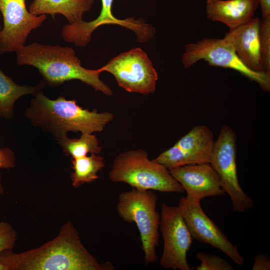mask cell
<instances>
[{"instance_id": "cell-12", "label": "cell", "mask_w": 270, "mask_h": 270, "mask_svg": "<svg viewBox=\"0 0 270 270\" xmlns=\"http://www.w3.org/2000/svg\"><path fill=\"white\" fill-rule=\"evenodd\" d=\"M168 170L186 196L196 200L200 202L206 197L225 194L218 174L208 162L187 164Z\"/></svg>"}, {"instance_id": "cell-19", "label": "cell", "mask_w": 270, "mask_h": 270, "mask_svg": "<svg viewBox=\"0 0 270 270\" xmlns=\"http://www.w3.org/2000/svg\"><path fill=\"white\" fill-rule=\"evenodd\" d=\"M71 162L73 169L70 175L72 185L75 188L97 180L98 172L105 166L103 158L96 154L72 158Z\"/></svg>"}, {"instance_id": "cell-21", "label": "cell", "mask_w": 270, "mask_h": 270, "mask_svg": "<svg viewBox=\"0 0 270 270\" xmlns=\"http://www.w3.org/2000/svg\"><path fill=\"white\" fill-rule=\"evenodd\" d=\"M260 40L264 72L270 74V16L260 20Z\"/></svg>"}, {"instance_id": "cell-5", "label": "cell", "mask_w": 270, "mask_h": 270, "mask_svg": "<svg viewBox=\"0 0 270 270\" xmlns=\"http://www.w3.org/2000/svg\"><path fill=\"white\" fill-rule=\"evenodd\" d=\"M158 200L157 195L152 190L132 188L120 194L116 206L118 214L124 220L136 224L146 264L158 260L156 248L160 218L156 210Z\"/></svg>"}, {"instance_id": "cell-17", "label": "cell", "mask_w": 270, "mask_h": 270, "mask_svg": "<svg viewBox=\"0 0 270 270\" xmlns=\"http://www.w3.org/2000/svg\"><path fill=\"white\" fill-rule=\"evenodd\" d=\"M94 0H34L29 6V12L35 16L63 15L70 24L81 22L84 14L90 11Z\"/></svg>"}, {"instance_id": "cell-13", "label": "cell", "mask_w": 270, "mask_h": 270, "mask_svg": "<svg viewBox=\"0 0 270 270\" xmlns=\"http://www.w3.org/2000/svg\"><path fill=\"white\" fill-rule=\"evenodd\" d=\"M260 19L247 23L226 34L223 38L232 47L241 62L255 72H264L260 40Z\"/></svg>"}, {"instance_id": "cell-1", "label": "cell", "mask_w": 270, "mask_h": 270, "mask_svg": "<svg viewBox=\"0 0 270 270\" xmlns=\"http://www.w3.org/2000/svg\"><path fill=\"white\" fill-rule=\"evenodd\" d=\"M7 270H113L109 262L100 263L82 243L71 222L58 234L42 246L20 252L8 250L0 253Z\"/></svg>"}, {"instance_id": "cell-24", "label": "cell", "mask_w": 270, "mask_h": 270, "mask_svg": "<svg viewBox=\"0 0 270 270\" xmlns=\"http://www.w3.org/2000/svg\"><path fill=\"white\" fill-rule=\"evenodd\" d=\"M102 9L98 16L94 20L98 26L104 24H118L120 19L116 18L112 13V5L114 0H101Z\"/></svg>"}, {"instance_id": "cell-14", "label": "cell", "mask_w": 270, "mask_h": 270, "mask_svg": "<svg viewBox=\"0 0 270 270\" xmlns=\"http://www.w3.org/2000/svg\"><path fill=\"white\" fill-rule=\"evenodd\" d=\"M214 142L210 128L199 125L181 138L173 147L181 166L209 163Z\"/></svg>"}, {"instance_id": "cell-29", "label": "cell", "mask_w": 270, "mask_h": 270, "mask_svg": "<svg viewBox=\"0 0 270 270\" xmlns=\"http://www.w3.org/2000/svg\"><path fill=\"white\" fill-rule=\"evenodd\" d=\"M0 31H1V28H0Z\"/></svg>"}, {"instance_id": "cell-20", "label": "cell", "mask_w": 270, "mask_h": 270, "mask_svg": "<svg viewBox=\"0 0 270 270\" xmlns=\"http://www.w3.org/2000/svg\"><path fill=\"white\" fill-rule=\"evenodd\" d=\"M63 152L72 158L87 156L88 154H99L102 147L96 136L90 133H82L80 138H69L68 136L56 140Z\"/></svg>"}, {"instance_id": "cell-22", "label": "cell", "mask_w": 270, "mask_h": 270, "mask_svg": "<svg viewBox=\"0 0 270 270\" xmlns=\"http://www.w3.org/2000/svg\"><path fill=\"white\" fill-rule=\"evenodd\" d=\"M201 264L196 266L197 270H232L233 267L224 258L216 255H210L200 252L196 255Z\"/></svg>"}, {"instance_id": "cell-18", "label": "cell", "mask_w": 270, "mask_h": 270, "mask_svg": "<svg viewBox=\"0 0 270 270\" xmlns=\"http://www.w3.org/2000/svg\"><path fill=\"white\" fill-rule=\"evenodd\" d=\"M42 80L36 86L18 85L0 68V116L10 119L14 112V105L21 96L35 95L46 86Z\"/></svg>"}, {"instance_id": "cell-3", "label": "cell", "mask_w": 270, "mask_h": 270, "mask_svg": "<svg viewBox=\"0 0 270 270\" xmlns=\"http://www.w3.org/2000/svg\"><path fill=\"white\" fill-rule=\"evenodd\" d=\"M16 52L17 64L37 68L46 86L56 87L65 82L77 80L106 96L113 94L110 88L100 80L102 72L99 68L89 70L82 66L71 47L34 42L20 48Z\"/></svg>"}, {"instance_id": "cell-15", "label": "cell", "mask_w": 270, "mask_h": 270, "mask_svg": "<svg viewBox=\"0 0 270 270\" xmlns=\"http://www.w3.org/2000/svg\"><path fill=\"white\" fill-rule=\"evenodd\" d=\"M259 5L258 0H208L207 18L224 23L231 30L248 22Z\"/></svg>"}, {"instance_id": "cell-9", "label": "cell", "mask_w": 270, "mask_h": 270, "mask_svg": "<svg viewBox=\"0 0 270 270\" xmlns=\"http://www.w3.org/2000/svg\"><path fill=\"white\" fill-rule=\"evenodd\" d=\"M159 228L164 240L160 266L174 270H190L187 252L192 237L178 206L162 204Z\"/></svg>"}, {"instance_id": "cell-28", "label": "cell", "mask_w": 270, "mask_h": 270, "mask_svg": "<svg viewBox=\"0 0 270 270\" xmlns=\"http://www.w3.org/2000/svg\"><path fill=\"white\" fill-rule=\"evenodd\" d=\"M0 270H7L6 268L0 261Z\"/></svg>"}, {"instance_id": "cell-26", "label": "cell", "mask_w": 270, "mask_h": 270, "mask_svg": "<svg viewBox=\"0 0 270 270\" xmlns=\"http://www.w3.org/2000/svg\"><path fill=\"white\" fill-rule=\"evenodd\" d=\"M252 270H270V259L268 254L262 253L256 255L254 258V263L252 267Z\"/></svg>"}, {"instance_id": "cell-7", "label": "cell", "mask_w": 270, "mask_h": 270, "mask_svg": "<svg viewBox=\"0 0 270 270\" xmlns=\"http://www.w3.org/2000/svg\"><path fill=\"white\" fill-rule=\"evenodd\" d=\"M182 62L188 68L200 60L210 66L230 68L257 82L266 92L270 90V74L255 72L248 68L239 59L232 46L224 38H204L185 46Z\"/></svg>"}, {"instance_id": "cell-25", "label": "cell", "mask_w": 270, "mask_h": 270, "mask_svg": "<svg viewBox=\"0 0 270 270\" xmlns=\"http://www.w3.org/2000/svg\"><path fill=\"white\" fill-rule=\"evenodd\" d=\"M16 160L14 152L8 147L0 148V170L2 168H13L16 166ZM4 189L0 174V194H3Z\"/></svg>"}, {"instance_id": "cell-2", "label": "cell", "mask_w": 270, "mask_h": 270, "mask_svg": "<svg viewBox=\"0 0 270 270\" xmlns=\"http://www.w3.org/2000/svg\"><path fill=\"white\" fill-rule=\"evenodd\" d=\"M42 91L31 100L24 116L34 127L50 134L55 140L67 136L70 132H102L114 118L111 112L84 109L75 99L68 100L63 96L51 100Z\"/></svg>"}, {"instance_id": "cell-10", "label": "cell", "mask_w": 270, "mask_h": 270, "mask_svg": "<svg viewBox=\"0 0 270 270\" xmlns=\"http://www.w3.org/2000/svg\"><path fill=\"white\" fill-rule=\"evenodd\" d=\"M4 27L0 32V54L16 52L24 46L31 32L40 27L46 14L35 16L28 11L25 0H0Z\"/></svg>"}, {"instance_id": "cell-8", "label": "cell", "mask_w": 270, "mask_h": 270, "mask_svg": "<svg viewBox=\"0 0 270 270\" xmlns=\"http://www.w3.org/2000/svg\"><path fill=\"white\" fill-rule=\"evenodd\" d=\"M99 70L112 74L118 86L130 92L148 94L156 90L157 72L140 48L118 54Z\"/></svg>"}, {"instance_id": "cell-27", "label": "cell", "mask_w": 270, "mask_h": 270, "mask_svg": "<svg viewBox=\"0 0 270 270\" xmlns=\"http://www.w3.org/2000/svg\"><path fill=\"white\" fill-rule=\"evenodd\" d=\"M262 18L270 16V0H258Z\"/></svg>"}, {"instance_id": "cell-16", "label": "cell", "mask_w": 270, "mask_h": 270, "mask_svg": "<svg viewBox=\"0 0 270 270\" xmlns=\"http://www.w3.org/2000/svg\"><path fill=\"white\" fill-rule=\"evenodd\" d=\"M123 20L122 26L133 30L140 42L148 41L154 34V28L146 24L142 18L136 20L132 18ZM96 29L92 26L90 22L82 20L74 24L64 25L61 30V36L68 42L73 43L76 46H84L90 42L92 33Z\"/></svg>"}, {"instance_id": "cell-11", "label": "cell", "mask_w": 270, "mask_h": 270, "mask_svg": "<svg viewBox=\"0 0 270 270\" xmlns=\"http://www.w3.org/2000/svg\"><path fill=\"white\" fill-rule=\"evenodd\" d=\"M178 206L192 238L219 249L238 264H244V258L240 255L237 247L205 214L200 202L186 196L180 199Z\"/></svg>"}, {"instance_id": "cell-6", "label": "cell", "mask_w": 270, "mask_h": 270, "mask_svg": "<svg viewBox=\"0 0 270 270\" xmlns=\"http://www.w3.org/2000/svg\"><path fill=\"white\" fill-rule=\"evenodd\" d=\"M236 135L224 124L214 141L210 164L218 174L222 186L230 198L234 210L243 212L254 206L253 200L242 189L237 175Z\"/></svg>"}, {"instance_id": "cell-4", "label": "cell", "mask_w": 270, "mask_h": 270, "mask_svg": "<svg viewBox=\"0 0 270 270\" xmlns=\"http://www.w3.org/2000/svg\"><path fill=\"white\" fill-rule=\"evenodd\" d=\"M114 182H123L132 188L164 192L183 193L184 190L169 170L156 161L150 160L142 149L130 150L118 155L109 172Z\"/></svg>"}, {"instance_id": "cell-23", "label": "cell", "mask_w": 270, "mask_h": 270, "mask_svg": "<svg viewBox=\"0 0 270 270\" xmlns=\"http://www.w3.org/2000/svg\"><path fill=\"white\" fill-rule=\"evenodd\" d=\"M17 234L8 222L0 221V253L4 250H12L16 244Z\"/></svg>"}]
</instances>
